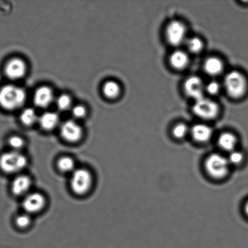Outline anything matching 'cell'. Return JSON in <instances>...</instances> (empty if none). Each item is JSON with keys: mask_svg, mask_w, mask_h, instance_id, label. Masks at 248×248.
I'll return each instance as SVG.
<instances>
[{"mask_svg": "<svg viewBox=\"0 0 248 248\" xmlns=\"http://www.w3.org/2000/svg\"><path fill=\"white\" fill-rule=\"evenodd\" d=\"M32 186L30 177L26 175H18L12 181L11 189L12 193L16 196H26L29 194Z\"/></svg>", "mask_w": 248, "mask_h": 248, "instance_id": "cell-12", "label": "cell"}, {"mask_svg": "<svg viewBox=\"0 0 248 248\" xmlns=\"http://www.w3.org/2000/svg\"><path fill=\"white\" fill-rule=\"evenodd\" d=\"M9 145L11 147L12 150L16 152H20L24 147V141L21 137L17 136H12L9 140Z\"/></svg>", "mask_w": 248, "mask_h": 248, "instance_id": "cell-24", "label": "cell"}, {"mask_svg": "<svg viewBox=\"0 0 248 248\" xmlns=\"http://www.w3.org/2000/svg\"><path fill=\"white\" fill-rule=\"evenodd\" d=\"M57 106L60 110L65 111L69 109L71 105V99L67 94L61 95L57 99Z\"/></svg>", "mask_w": 248, "mask_h": 248, "instance_id": "cell-26", "label": "cell"}, {"mask_svg": "<svg viewBox=\"0 0 248 248\" xmlns=\"http://www.w3.org/2000/svg\"><path fill=\"white\" fill-rule=\"evenodd\" d=\"M230 165H238L241 164L244 160V155L239 151L234 150L230 152L228 157Z\"/></svg>", "mask_w": 248, "mask_h": 248, "instance_id": "cell-25", "label": "cell"}, {"mask_svg": "<svg viewBox=\"0 0 248 248\" xmlns=\"http://www.w3.org/2000/svg\"><path fill=\"white\" fill-rule=\"evenodd\" d=\"M45 196L40 193H29L23 201V207L27 214H35L43 210L46 205Z\"/></svg>", "mask_w": 248, "mask_h": 248, "instance_id": "cell-8", "label": "cell"}, {"mask_svg": "<svg viewBox=\"0 0 248 248\" xmlns=\"http://www.w3.org/2000/svg\"><path fill=\"white\" fill-rule=\"evenodd\" d=\"M93 184L91 172L85 169H75L70 178V187L77 195L83 196L91 190Z\"/></svg>", "mask_w": 248, "mask_h": 248, "instance_id": "cell-4", "label": "cell"}, {"mask_svg": "<svg viewBox=\"0 0 248 248\" xmlns=\"http://www.w3.org/2000/svg\"><path fill=\"white\" fill-rule=\"evenodd\" d=\"M26 66L23 60L15 58L7 63L5 67V73L10 79L21 78L25 74Z\"/></svg>", "mask_w": 248, "mask_h": 248, "instance_id": "cell-11", "label": "cell"}, {"mask_svg": "<svg viewBox=\"0 0 248 248\" xmlns=\"http://www.w3.org/2000/svg\"><path fill=\"white\" fill-rule=\"evenodd\" d=\"M170 63L175 69H183L188 64V56L183 51H175L170 57Z\"/></svg>", "mask_w": 248, "mask_h": 248, "instance_id": "cell-17", "label": "cell"}, {"mask_svg": "<svg viewBox=\"0 0 248 248\" xmlns=\"http://www.w3.org/2000/svg\"><path fill=\"white\" fill-rule=\"evenodd\" d=\"M192 136L197 142L203 143L208 142L213 135V130L210 126L204 124H197L191 131Z\"/></svg>", "mask_w": 248, "mask_h": 248, "instance_id": "cell-14", "label": "cell"}, {"mask_svg": "<svg viewBox=\"0 0 248 248\" xmlns=\"http://www.w3.org/2000/svg\"><path fill=\"white\" fill-rule=\"evenodd\" d=\"M189 132V129L185 124H179L176 126H174L173 130H172V134L175 138L182 140L185 138L187 134Z\"/></svg>", "mask_w": 248, "mask_h": 248, "instance_id": "cell-23", "label": "cell"}, {"mask_svg": "<svg viewBox=\"0 0 248 248\" xmlns=\"http://www.w3.org/2000/svg\"><path fill=\"white\" fill-rule=\"evenodd\" d=\"M166 35L167 40L171 45H181L186 39V27L181 21H172L167 26Z\"/></svg>", "mask_w": 248, "mask_h": 248, "instance_id": "cell-7", "label": "cell"}, {"mask_svg": "<svg viewBox=\"0 0 248 248\" xmlns=\"http://www.w3.org/2000/svg\"><path fill=\"white\" fill-rule=\"evenodd\" d=\"M16 223L19 228H26L30 226L31 223V218L28 214H24L17 217Z\"/></svg>", "mask_w": 248, "mask_h": 248, "instance_id": "cell-27", "label": "cell"}, {"mask_svg": "<svg viewBox=\"0 0 248 248\" xmlns=\"http://www.w3.org/2000/svg\"><path fill=\"white\" fill-rule=\"evenodd\" d=\"M187 46L191 52L198 53L203 50V43L200 38L193 37L188 41Z\"/></svg>", "mask_w": 248, "mask_h": 248, "instance_id": "cell-22", "label": "cell"}, {"mask_svg": "<svg viewBox=\"0 0 248 248\" xmlns=\"http://www.w3.org/2000/svg\"><path fill=\"white\" fill-rule=\"evenodd\" d=\"M60 132L62 138L70 143L79 142L83 136L81 126L71 120L67 121L63 124Z\"/></svg>", "mask_w": 248, "mask_h": 248, "instance_id": "cell-9", "label": "cell"}, {"mask_svg": "<svg viewBox=\"0 0 248 248\" xmlns=\"http://www.w3.org/2000/svg\"><path fill=\"white\" fill-rule=\"evenodd\" d=\"M57 166L60 171L63 172H72L75 170L74 160L69 156H63L58 160Z\"/></svg>", "mask_w": 248, "mask_h": 248, "instance_id": "cell-19", "label": "cell"}, {"mask_svg": "<svg viewBox=\"0 0 248 248\" xmlns=\"http://www.w3.org/2000/svg\"><path fill=\"white\" fill-rule=\"evenodd\" d=\"M72 114L75 118H82L86 115V109H85L83 106H75L73 108Z\"/></svg>", "mask_w": 248, "mask_h": 248, "instance_id": "cell-29", "label": "cell"}, {"mask_svg": "<svg viewBox=\"0 0 248 248\" xmlns=\"http://www.w3.org/2000/svg\"><path fill=\"white\" fill-rule=\"evenodd\" d=\"M204 70L206 74L210 76H217L223 71V62L218 58H209L204 64Z\"/></svg>", "mask_w": 248, "mask_h": 248, "instance_id": "cell-15", "label": "cell"}, {"mask_svg": "<svg viewBox=\"0 0 248 248\" xmlns=\"http://www.w3.org/2000/svg\"><path fill=\"white\" fill-rule=\"evenodd\" d=\"M193 111L199 118L204 120H213L218 115L219 108L215 101L203 97L196 101Z\"/></svg>", "mask_w": 248, "mask_h": 248, "instance_id": "cell-6", "label": "cell"}, {"mask_svg": "<svg viewBox=\"0 0 248 248\" xmlns=\"http://www.w3.org/2000/svg\"><path fill=\"white\" fill-rule=\"evenodd\" d=\"M237 142V138L231 133H223L218 139V143L220 147L227 152H231L235 150Z\"/></svg>", "mask_w": 248, "mask_h": 248, "instance_id": "cell-16", "label": "cell"}, {"mask_svg": "<svg viewBox=\"0 0 248 248\" xmlns=\"http://www.w3.org/2000/svg\"><path fill=\"white\" fill-rule=\"evenodd\" d=\"M103 93L109 98H116L120 93V86L116 82H107L104 85Z\"/></svg>", "mask_w": 248, "mask_h": 248, "instance_id": "cell-20", "label": "cell"}, {"mask_svg": "<svg viewBox=\"0 0 248 248\" xmlns=\"http://www.w3.org/2000/svg\"><path fill=\"white\" fill-rule=\"evenodd\" d=\"M224 86L227 93L233 98H240L246 93L247 81L241 73L232 71L227 75Z\"/></svg>", "mask_w": 248, "mask_h": 248, "instance_id": "cell-3", "label": "cell"}, {"mask_svg": "<svg viewBox=\"0 0 248 248\" xmlns=\"http://www.w3.org/2000/svg\"><path fill=\"white\" fill-rule=\"evenodd\" d=\"M245 213H246L247 215L248 216V201L247 202V203L245 204Z\"/></svg>", "mask_w": 248, "mask_h": 248, "instance_id": "cell-30", "label": "cell"}, {"mask_svg": "<svg viewBox=\"0 0 248 248\" xmlns=\"http://www.w3.org/2000/svg\"><path fill=\"white\" fill-rule=\"evenodd\" d=\"M28 164V159L20 152L11 150L0 155V170L5 173H18L25 169Z\"/></svg>", "mask_w": 248, "mask_h": 248, "instance_id": "cell-2", "label": "cell"}, {"mask_svg": "<svg viewBox=\"0 0 248 248\" xmlns=\"http://www.w3.org/2000/svg\"><path fill=\"white\" fill-rule=\"evenodd\" d=\"M39 122L44 130H51L58 125L59 117L55 113L46 112L41 116Z\"/></svg>", "mask_w": 248, "mask_h": 248, "instance_id": "cell-18", "label": "cell"}, {"mask_svg": "<svg viewBox=\"0 0 248 248\" xmlns=\"http://www.w3.org/2000/svg\"><path fill=\"white\" fill-rule=\"evenodd\" d=\"M53 94L48 87H41L34 94V103L38 108H46L50 105L53 101Z\"/></svg>", "mask_w": 248, "mask_h": 248, "instance_id": "cell-13", "label": "cell"}, {"mask_svg": "<svg viewBox=\"0 0 248 248\" xmlns=\"http://www.w3.org/2000/svg\"><path fill=\"white\" fill-rule=\"evenodd\" d=\"M230 165L228 158L217 153L211 155L205 162L206 171L210 176L218 179L227 176Z\"/></svg>", "mask_w": 248, "mask_h": 248, "instance_id": "cell-5", "label": "cell"}, {"mask_svg": "<svg viewBox=\"0 0 248 248\" xmlns=\"http://www.w3.org/2000/svg\"><path fill=\"white\" fill-rule=\"evenodd\" d=\"M20 118L24 125H31L36 122L37 117L35 110L33 108H26L22 112Z\"/></svg>", "mask_w": 248, "mask_h": 248, "instance_id": "cell-21", "label": "cell"}, {"mask_svg": "<svg viewBox=\"0 0 248 248\" xmlns=\"http://www.w3.org/2000/svg\"><path fill=\"white\" fill-rule=\"evenodd\" d=\"M184 88L187 95L195 99L196 101L203 98L205 86L200 78L195 76L189 77L184 83Z\"/></svg>", "mask_w": 248, "mask_h": 248, "instance_id": "cell-10", "label": "cell"}, {"mask_svg": "<svg viewBox=\"0 0 248 248\" xmlns=\"http://www.w3.org/2000/svg\"><path fill=\"white\" fill-rule=\"evenodd\" d=\"M25 99V92L18 87L7 85L0 90V106L6 110L20 108Z\"/></svg>", "mask_w": 248, "mask_h": 248, "instance_id": "cell-1", "label": "cell"}, {"mask_svg": "<svg viewBox=\"0 0 248 248\" xmlns=\"http://www.w3.org/2000/svg\"><path fill=\"white\" fill-rule=\"evenodd\" d=\"M220 91V84L217 81H211L205 86V91L211 95H215Z\"/></svg>", "mask_w": 248, "mask_h": 248, "instance_id": "cell-28", "label": "cell"}]
</instances>
